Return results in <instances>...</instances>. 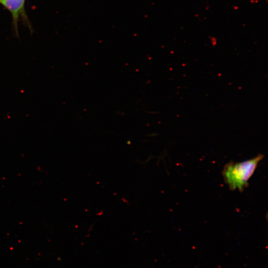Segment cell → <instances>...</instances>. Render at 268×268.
<instances>
[{
    "instance_id": "cell-2",
    "label": "cell",
    "mask_w": 268,
    "mask_h": 268,
    "mask_svg": "<svg viewBox=\"0 0 268 268\" xmlns=\"http://www.w3.org/2000/svg\"><path fill=\"white\" fill-rule=\"evenodd\" d=\"M24 2L25 0H0V3L11 12L15 21L23 12Z\"/></svg>"
},
{
    "instance_id": "cell-1",
    "label": "cell",
    "mask_w": 268,
    "mask_h": 268,
    "mask_svg": "<svg viewBox=\"0 0 268 268\" xmlns=\"http://www.w3.org/2000/svg\"><path fill=\"white\" fill-rule=\"evenodd\" d=\"M264 156H257L241 162H230L224 167L222 172L225 182L234 190L243 191L248 186V181L254 173L259 162Z\"/></svg>"
}]
</instances>
